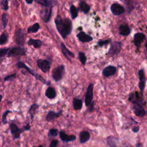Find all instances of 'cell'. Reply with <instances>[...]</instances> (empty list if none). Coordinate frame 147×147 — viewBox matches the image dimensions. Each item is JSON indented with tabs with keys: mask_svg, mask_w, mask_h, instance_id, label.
Listing matches in <instances>:
<instances>
[{
	"mask_svg": "<svg viewBox=\"0 0 147 147\" xmlns=\"http://www.w3.org/2000/svg\"><path fill=\"white\" fill-rule=\"evenodd\" d=\"M56 29L62 38L65 39L68 36L72 29L71 21L69 18L63 19L60 16H57L55 19Z\"/></svg>",
	"mask_w": 147,
	"mask_h": 147,
	"instance_id": "obj_1",
	"label": "cell"
},
{
	"mask_svg": "<svg viewBox=\"0 0 147 147\" xmlns=\"http://www.w3.org/2000/svg\"><path fill=\"white\" fill-rule=\"evenodd\" d=\"M16 65L17 67L18 68H24L25 69H26L30 74H31L32 76H34L35 78L38 80H40L41 82H42V83L44 84H45L47 85H49L50 83H48V82H47L41 75L34 72L32 70H31V69H30L28 67H27L23 62L22 61H19L18 62L17 64H16Z\"/></svg>",
	"mask_w": 147,
	"mask_h": 147,
	"instance_id": "obj_2",
	"label": "cell"
},
{
	"mask_svg": "<svg viewBox=\"0 0 147 147\" xmlns=\"http://www.w3.org/2000/svg\"><path fill=\"white\" fill-rule=\"evenodd\" d=\"M64 74L65 66L63 64H61L52 71V78L55 82H59L63 79Z\"/></svg>",
	"mask_w": 147,
	"mask_h": 147,
	"instance_id": "obj_3",
	"label": "cell"
},
{
	"mask_svg": "<svg viewBox=\"0 0 147 147\" xmlns=\"http://www.w3.org/2000/svg\"><path fill=\"white\" fill-rule=\"evenodd\" d=\"M25 34L22 29H18L15 32L14 41L17 45L23 46L25 44Z\"/></svg>",
	"mask_w": 147,
	"mask_h": 147,
	"instance_id": "obj_4",
	"label": "cell"
},
{
	"mask_svg": "<svg viewBox=\"0 0 147 147\" xmlns=\"http://www.w3.org/2000/svg\"><path fill=\"white\" fill-rule=\"evenodd\" d=\"M52 8L51 7H42L40 11V17L42 20L45 22H48L51 17L52 15Z\"/></svg>",
	"mask_w": 147,
	"mask_h": 147,
	"instance_id": "obj_5",
	"label": "cell"
},
{
	"mask_svg": "<svg viewBox=\"0 0 147 147\" xmlns=\"http://www.w3.org/2000/svg\"><path fill=\"white\" fill-rule=\"evenodd\" d=\"M26 49L22 47H14L10 49L7 53L8 57L24 56L26 55Z\"/></svg>",
	"mask_w": 147,
	"mask_h": 147,
	"instance_id": "obj_6",
	"label": "cell"
},
{
	"mask_svg": "<svg viewBox=\"0 0 147 147\" xmlns=\"http://www.w3.org/2000/svg\"><path fill=\"white\" fill-rule=\"evenodd\" d=\"M92 98H93V84L90 83L85 95L84 102L86 106H90L92 100Z\"/></svg>",
	"mask_w": 147,
	"mask_h": 147,
	"instance_id": "obj_7",
	"label": "cell"
},
{
	"mask_svg": "<svg viewBox=\"0 0 147 147\" xmlns=\"http://www.w3.org/2000/svg\"><path fill=\"white\" fill-rule=\"evenodd\" d=\"M37 64L40 69L44 73L48 72L51 67L50 62L47 60L38 59L37 60Z\"/></svg>",
	"mask_w": 147,
	"mask_h": 147,
	"instance_id": "obj_8",
	"label": "cell"
},
{
	"mask_svg": "<svg viewBox=\"0 0 147 147\" xmlns=\"http://www.w3.org/2000/svg\"><path fill=\"white\" fill-rule=\"evenodd\" d=\"M10 132L13 136L14 139L16 138H19L20 137L21 133L24 131L23 129H20L18 127L13 123H11L10 124Z\"/></svg>",
	"mask_w": 147,
	"mask_h": 147,
	"instance_id": "obj_9",
	"label": "cell"
},
{
	"mask_svg": "<svg viewBox=\"0 0 147 147\" xmlns=\"http://www.w3.org/2000/svg\"><path fill=\"white\" fill-rule=\"evenodd\" d=\"M110 9L112 13L115 16L120 15L124 12L123 7L118 3H113L111 6Z\"/></svg>",
	"mask_w": 147,
	"mask_h": 147,
	"instance_id": "obj_10",
	"label": "cell"
},
{
	"mask_svg": "<svg viewBox=\"0 0 147 147\" xmlns=\"http://www.w3.org/2000/svg\"><path fill=\"white\" fill-rule=\"evenodd\" d=\"M60 47H61V52L63 53V54L64 55V56L71 62V58H73L75 57L74 54L71 52L68 48H66L65 45H64V44L63 42H61L60 44Z\"/></svg>",
	"mask_w": 147,
	"mask_h": 147,
	"instance_id": "obj_11",
	"label": "cell"
},
{
	"mask_svg": "<svg viewBox=\"0 0 147 147\" xmlns=\"http://www.w3.org/2000/svg\"><path fill=\"white\" fill-rule=\"evenodd\" d=\"M133 110H134V114L137 116L142 117V116H144L146 114L145 110L142 107V106H141L139 103H134Z\"/></svg>",
	"mask_w": 147,
	"mask_h": 147,
	"instance_id": "obj_12",
	"label": "cell"
},
{
	"mask_svg": "<svg viewBox=\"0 0 147 147\" xmlns=\"http://www.w3.org/2000/svg\"><path fill=\"white\" fill-rule=\"evenodd\" d=\"M145 35L142 33H137L135 34L134 36V43L135 45L137 47H139L142 42L145 40Z\"/></svg>",
	"mask_w": 147,
	"mask_h": 147,
	"instance_id": "obj_13",
	"label": "cell"
},
{
	"mask_svg": "<svg viewBox=\"0 0 147 147\" xmlns=\"http://www.w3.org/2000/svg\"><path fill=\"white\" fill-rule=\"evenodd\" d=\"M59 137L60 140L64 142H71L76 139V137L74 135H67L63 131L59 132Z\"/></svg>",
	"mask_w": 147,
	"mask_h": 147,
	"instance_id": "obj_14",
	"label": "cell"
},
{
	"mask_svg": "<svg viewBox=\"0 0 147 147\" xmlns=\"http://www.w3.org/2000/svg\"><path fill=\"white\" fill-rule=\"evenodd\" d=\"M76 36L80 41L83 42H90L92 40V37L91 36L86 34L84 32H80L78 34H77Z\"/></svg>",
	"mask_w": 147,
	"mask_h": 147,
	"instance_id": "obj_15",
	"label": "cell"
},
{
	"mask_svg": "<svg viewBox=\"0 0 147 147\" xmlns=\"http://www.w3.org/2000/svg\"><path fill=\"white\" fill-rule=\"evenodd\" d=\"M35 1L45 7H52L57 3V0H35Z\"/></svg>",
	"mask_w": 147,
	"mask_h": 147,
	"instance_id": "obj_16",
	"label": "cell"
},
{
	"mask_svg": "<svg viewBox=\"0 0 147 147\" xmlns=\"http://www.w3.org/2000/svg\"><path fill=\"white\" fill-rule=\"evenodd\" d=\"M138 76H139V79H140L139 88L141 91H143L145 88V78L144 72L143 69H141L139 71Z\"/></svg>",
	"mask_w": 147,
	"mask_h": 147,
	"instance_id": "obj_17",
	"label": "cell"
},
{
	"mask_svg": "<svg viewBox=\"0 0 147 147\" xmlns=\"http://www.w3.org/2000/svg\"><path fill=\"white\" fill-rule=\"evenodd\" d=\"M116 72V68L114 66H108L103 70L102 74L105 76H110L115 74Z\"/></svg>",
	"mask_w": 147,
	"mask_h": 147,
	"instance_id": "obj_18",
	"label": "cell"
},
{
	"mask_svg": "<svg viewBox=\"0 0 147 147\" xmlns=\"http://www.w3.org/2000/svg\"><path fill=\"white\" fill-rule=\"evenodd\" d=\"M61 113H62L61 110L57 113L54 112L53 111H49L46 116V120L47 121H51L55 118L58 117L60 115H61Z\"/></svg>",
	"mask_w": 147,
	"mask_h": 147,
	"instance_id": "obj_19",
	"label": "cell"
},
{
	"mask_svg": "<svg viewBox=\"0 0 147 147\" xmlns=\"http://www.w3.org/2000/svg\"><path fill=\"white\" fill-rule=\"evenodd\" d=\"M90 133L87 131H83L79 134V141L80 142L83 144L85 143L90 140Z\"/></svg>",
	"mask_w": 147,
	"mask_h": 147,
	"instance_id": "obj_20",
	"label": "cell"
},
{
	"mask_svg": "<svg viewBox=\"0 0 147 147\" xmlns=\"http://www.w3.org/2000/svg\"><path fill=\"white\" fill-rule=\"evenodd\" d=\"M121 49V43L120 42H114L109 49V53L111 55L118 53Z\"/></svg>",
	"mask_w": 147,
	"mask_h": 147,
	"instance_id": "obj_21",
	"label": "cell"
},
{
	"mask_svg": "<svg viewBox=\"0 0 147 147\" xmlns=\"http://www.w3.org/2000/svg\"><path fill=\"white\" fill-rule=\"evenodd\" d=\"M27 44L29 45L33 46L35 48H39L42 45V41L38 39L30 38L27 42Z\"/></svg>",
	"mask_w": 147,
	"mask_h": 147,
	"instance_id": "obj_22",
	"label": "cell"
},
{
	"mask_svg": "<svg viewBox=\"0 0 147 147\" xmlns=\"http://www.w3.org/2000/svg\"><path fill=\"white\" fill-rule=\"evenodd\" d=\"M119 34L122 36H127L130 33V28L125 25H122L119 28Z\"/></svg>",
	"mask_w": 147,
	"mask_h": 147,
	"instance_id": "obj_23",
	"label": "cell"
},
{
	"mask_svg": "<svg viewBox=\"0 0 147 147\" xmlns=\"http://www.w3.org/2000/svg\"><path fill=\"white\" fill-rule=\"evenodd\" d=\"M45 95L49 99H53L56 96V92L53 88L49 87L45 91Z\"/></svg>",
	"mask_w": 147,
	"mask_h": 147,
	"instance_id": "obj_24",
	"label": "cell"
},
{
	"mask_svg": "<svg viewBox=\"0 0 147 147\" xmlns=\"http://www.w3.org/2000/svg\"><path fill=\"white\" fill-rule=\"evenodd\" d=\"M8 22V14L7 13H3L1 17V29H4L7 26Z\"/></svg>",
	"mask_w": 147,
	"mask_h": 147,
	"instance_id": "obj_25",
	"label": "cell"
},
{
	"mask_svg": "<svg viewBox=\"0 0 147 147\" xmlns=\"http://www.w3.org/2000/svg\"><path fill=\"white\" fill-rule=\"evenodd\" d=\"M83 102L82 100L80 99H77L76 98H74L73 99V106L74 108L76 110H80L82 108Z\"/></svg>",
	"mask_w": 147,
	"mask_h": 147,
	"instance_id": "obj_26",
	"label": "cell"
},
{
	"mask_svg": "<svg viewBox=\"0 0 147 147\" xmlns=\"http://www.w3.org/2000/svg\"><path fill=\"white\" fill-rule=\"evenodd\" d=\"M79 8L84 13H87L90 10V6L84 1H81L79 4Z\"/></svg>",
	"mask_w": 147,
	"mask_h": 147,
	"instance_id": "obj_27",
	"label": "cell"
},
{
	"mask_svg": "<svg viewBox=\"0 0 147 147\" xmlns=\"http://www.w3.org/2000/svg\"><path fill=\"white\" fill-rule=\"evenodd\" d=\"M40 29V25L38 23H35L33 25L30 26L28 29V33H36Z\"/></svg>",
	"mask_w": 147,
	"mask_h": 147,
	"instance_id": "obj_28",
	"label": "cell"
},
{
	"mask_svg": "<svg viewBox=\"0 0 147 147\" xmlns=\"http://www.w3.org/2000/svg\"><path fill=\"white\" fill-rule=\"evenodd\" d=\"M70 13H71V17L73 20L75 19L77 17H78V9H76V7L74 6V5H71L70 7Z\"/></svg>",
	"mask_w": 147,
	"mask_h": 147,
	"instance_id": "obj_29",
	"label": "cell"
},
{
	"mask_svg": "<svg viewBox=\"0 0 147 147\" xmlns=\"http://www.w3.org/2000/svg\"><path fill=\"white\" fill-rule=\"evenodd\" d=\"M39 106L37 104H33L31 107H30L29 110V113H30V116H31V119H32L33 118V116L35 114V113H36V110L38 108Z\"/></svg>",
	"mask_w": 147,
	"mask_h": 147,
	"instance_id": "obj_30",
	"label": "cell"
},
{
	"mask_svg": "<svg viewBox=\"0 0 147 147\" xmlns=\"http://www.w3.org/2000/svg\"><path fill=\"white\" fill-rule=\"evenodd\" d=\"M8 35L3 32L0 36V45L5 44L8 41Z\"/></svg>",
	"mask_w": 147,
	"mask_h": 147,
	"instance_id": "obj_31",
	"label": "cell"
},
{
	"mask_svg": "<svg viewBox=\"0 0 147 147\" xmlns=\"http://www.w3.org/2000/svg\"><path fill=\"white\" fill-rule=\"evenodd\" d=\"M78 56H79V59L81 63L83 65H85L86 63V61H87V57H86V56L84 54V53H83L82 52H79L78 53Z\"/></svg>",
	"mask_w": 147,
	"mask_h": 147,
	"instance_id": "obj_32",
	"label": "cell"
},
{
	"mask_svg": "<svg viewBox=\"0 0 147 147\" xmlns=\"http://www.w3.org/2000/svg\"><path fill=\"white\" fill-rule=\"evenodd\" d=\"M0 5L3 10H7L9 8L7 0H0Z\"/></svg>",
	"mask_w": 147,
	"mask_h": 147,
	"instance_id": "obj_33",
	"label": "cell"
},
{
	"mask_svg": "<svg viewBox=\"0 0 147 147\" xmlns=\"http://www.w3.org/2000/svg\"><path fill=\"white\" fill-rule=\"evenodd\" d=\"M59 132L57 129H51L48 132V136L49 137H56Z\"/></svg>",
	"mask_w": 147,
	"mask_h": 147,
	"instance_id": "obj_34",
	"label": "cell"
},
{
	"mask_svg": "<svg viewBox=\"0 0 147 147\" xmlns=\"http://www.w3.org/2000/svg\"><path fill=\"white\" fill-rule=\"evenodd\" d=\"M10 49L9 48L0 49V59L2 58V57H5L6 55H7Z\"/></svg>",
	"mask_w": 147,
	"mask_h": 147,
	"instance_id": "obj_35",
	"label": "cell"
},
{
	"mask_svg": "<svg viewBox=\"0 0 147 147\" xmlns=\"http://www.w3.org/2000/svg\"><path fill=\"white\" fill-rule=\"evenodd\" d=\"M12 111L9 110H7L5 112L3 113V115H2V122L3 124H6L7 123V119H6V117L7 115V114L10 113H11Z\"/></svg>",
	"mask_w": 147,
	"mask_h": 147,
	"instance_id": "obj_36",
	"label": "cell"
},
{
	"mask_svg": "<svg viewBox=\"0 0 147 147\" xmlns=\"http://www.w3.org/2000/svg\"><path fill=\"white\" fill-rule=\"evenodd\" d=\"M16 73H14V74H11V75H8V76H5V78H4V80H5V81L11 80V79L16 78Z\"/></svg>",
	"mask_w": 147,
	"mask_h": 147,
	"instance_id": "obj_37",
	"label": "cell"
},
{
	"mask_svg": "<svg viewBox=\"0 0 147 147\" xmlns=\"http://www.w3.org/2000/svg\"><path fill=\"white\" fill-rule=\"evenodd\" d=\"M110 40H104V41H103V40H100V41H99V42H98V45L99 46H100V47H101V46H103V45H105V44H107L109 42H110Z\"/></svg>",
	"mask_w": 147,
	"mask_h": 147,
	"instance_id": "obj_38",
	"label": "cell"
},
{
	"mask_svg": "<svg viewBox=\"0 0 147 147\" xmlns=\"http://www.w3.org/2000/svg\"><path fill=\"white\" fill-rule=\"evenodd\" d=\"M58 141L57 140H53L50 143V145H49V146L50 147H56L57 144H58Z\"/></svg>",
	"mask_w": 147,
	"mask_h": 147,
	"instance_id": "obj_39",
	"label": "cell"
},
{
	"mask_svg": "<svg viewBox=\"0 0 147 147\" xmlns=\"http://www.w3.org/2000/svg\"><path fill=\"white\" fill-rule=\"evenodd\" d=\"M30 125H29V123H28L24 127V130H30Z\"/></svg>",
	"mask_w": 147,
	"mask_h": 147,
	"instance_id": "obj_40",
	"label": "cell"
},
{
	"mask_svg": "<svg viewBox=\"0 0 147 147\" xmlns=\"http://www.w3.org/2000/svg\"><path fill=\"white\" fill-rule=\"evenodd\" d=\"M138 127H134L133 128V131H134V132H137L138 131Z\"/></svg>",
	"mask_w": 147,
	"mask_h": 147,
	"instance_id": "obj_41",
	"label": "cell"
},
{
	"mask_svg": "<svg viewBox=\"0 0 147 147\" xmlns=\"http://www.w3.org/2000/svg\"><path fill=\"white\" fill-rule=\"evenodd\" d=\"M25 1H26V2L27 3H28V4H31V3H32L33 0H25Z\"/></svg>",
	"mask_w": 147,
	"mask_h": 147,
	"instance_id": "obj_42",
	"label": "cell"
},
{
	"mask_svg": "<svg viewBox=\"0 0 147 147\" xmlns=\"http://www.w3.org/2000/svg\"><path fill=\"white\" fill-rule=\"evenodd\" d=\"M2 96L1 95H0V102H1V100H2Z\"/></svg>",
	"mask_w": 147,
	"mask_h": 147,
	"instance_id": "obj_43",
	"label": "cell"
},
{
	"mask_svg": "<svg viewBox=\"0 0 147 147\" xmlns=\"http://www.w3.org/2000/svg\"><path fill=\"white\" fill-rule=\"evenodd\" d=\"M145 47H146V51H147V42L145 44Z\"/></svg>",
	"mask_w": 147,
	"mask_h": 147,
	"instance_id": "obj_44",
	"label": "cell"
},
{
	"mask_svg": "<svg viewBox=\"0 0 147 147\" xmlns=\"http://www.w3.org/2000/svg\"><path fill=\"white\" fill-rule=\"evenodd\" d=\"M0 123H1V122H0Z\"/></svg>",
	"mask_w": 147,
	"mask_h": 147,
	"instance_id": "obj_45",
	"label": "cell"
}]
</instances>
